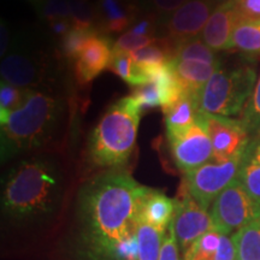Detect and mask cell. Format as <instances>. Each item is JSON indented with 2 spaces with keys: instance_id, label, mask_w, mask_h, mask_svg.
<instances>
[{
  "instance_id": "obj_5",
  "label": "cell",
  "mask_w": 260,
  "mask_h": 260,
  "mask_svg": "<svg viewBox=\"0 0 260 260\" xmlns=\"http://www.w3.org/2000/svg\"><path fill=\"white\" fill-rule=\"evenodd\" d=\"M256 81L252 67H220L197 96L198 111L224 117L242 113L254 92Z\"/></svg>"
},
{
  "instance_id": "obj_2",
  "label": "cell",
  "mask_w": 260,
  "mask_h": 260,
  "mask_svg": "<svg viewBox=\"0 0 260 260\" xmlns=\"http://www.w3.org/2000/svg\"><path fill=\"white\" fill-rule=\"evenodd\" d=\"M63 193V176L50 158L25 159L6 175L2 191V209L17 222L34 220L56 211Z\"/></svg>"
},
{
  "instance_id": "obj_7",
  "label": "cell",
  "mask_w": 260,
  "mask_h": 260,
  "mask_svg": "<svg viewBox=\"0 0 260 260\" xmlns=\"http://www.w3.org/2000/svg\"><path fill=\"white\" fill-rule=\"evenodd\" d=\"M243 157L245 154L225 162H206L184 174L183 187L201 206L209 209L216 198L239 177Z\"/></svg>"
},
{
  "instance_id": "obj_21",
  "label": "cell",
  "mask_w": 260,
  "mask_h": 260,
  "mask_svg": "<svg viewBox=\"0 0 260 260\" xmlns=\"http://www.w3.org/2000/svg\"><path fill=\"white\" fill-rule=\"evenodd\" d=\"M232 48L247 57L260 56V21L237 24L230 42V50Z\"/></svg>"
},
{
  "instance_id": "obj_3",
  "label": "cell",
  "mask_w": 260,
  "mask_h": 260,
  "mask_svg": "<svg viewBox=\"0 0 260 260\" xmlns=\"http://www.w3.org/2000/svg\"><path fill=\"white\" fill-rule=\"evenodd\" d=\"M61 103L50 94L29 89L23 104L2 123V159L39 147L56 128Z\"/></svg>"
},
{
  "instance_id": "obj_28",
  "label": "cell",
  "mask_w": 260,
  "mask_h": 260,
  "mask_svg": "<svg viewBox=\"0 0 260 260\" xmlns=\"http://www.w3.org/2000/svg\"><path fill=\"white\" fill-rule=\"evenodd\" d=\"M241 122L245 124L249 134L260 132V76L256 81L254 92L242 111Z\"/></svg>"
},
{
  "instance_id": "obj_34",
  "label": "cell",
  "mask_w": 260,
  "mask_h": 260,
  "mask_svg": "<svg viewBox=\"0 0 260 260\" xmlns=\"http://www.w3.org/2000/svg\"><path fill=\"white\" fill-rule=\"evenodd\" d=\"M177 239L175 235L174 226H172V220L169 225V235L165 236L164 242H162L160 255L159 260H180L178 256V246Z\"/></svg>"
},
{
  "instance_id": "obj_18",
  "label": "cell",
  "mask_w": 260,
  "mask_h": 260,
  "mask_svg": "<svg viewBox=\"0 0 260 260\" xmlns=\"http://www.w3.org/2000/svg\"><path fill=\"white\" fill-rule=\"evenodd\" d=\"M165 116L167 135H174L187 129L197 121L198 111L197 99L191 95L183 94L176 103L162 109Z\"/></svg>"
},
{
  "instance_id": "obj_6",
  "label": "cell",
  "mask_w": 260,
  "mask_h": 260,
  "mask_svg": "<svg viewBox=\"0 0 260 260\" xmlns=\"http://www.w3.org/2000/svg\"><path fill=\"white\" fill-rule=\"evenodd\" d=\"M213 228L225 235H233L247 224L260 218V203L236 178L211 205Z\"/></svg>"
},
{
  "instance_id": "obj_9",
  "label": "cell",
  "mask_w": 260,
  "mask_h": 260,
  "mask_svg": "<svg viewBox=\"0 0 260 260\" xmlns=\"http://www.w3.org/2000/svg\"><path fill=\"white\" fill-rule=\"evenodd\" d=\"M175 164L184 174L212 160L213 148L200 113L190 126L177 134L168 136Z\"/></svg>"
},
{
  "instance_id": "obj_24",
  "label": "cell",
  "mask_w": 260,
  "mask_h": 260,
  "mask_svg": "<svg viewBox=\"0 0 260 260\" xmlns=\"http://www.w3.org/2000/svg\"><path fill=\"white\" fill-rule=\"evenodd\" d=\"M174 59L180 61L195 60L209 64H220L218 57L216 56V51L207 46L203 39L199 37L177 44Z\"/></svg>"
},
{
  "instance_id": "obj_22",
  "label": "cell",
  "mask_w": 260,
  "mask_h": 260,
  "mask_svg": "<svg viewBox=\"0 0 260 260\" xmlns=\"http://www.w3.org/2000/svg\"><path fill=\"white\" fill-rule=\"evenodd\" d=\"M139 260H159L161 246L165 239L164 230L140 220L136 229Z\"/></svg>"
},
{
  "instance_id": "obj_29",
  "label": "cell",
  "mask_w": 260,
  "mask_h": 260,
  "mask_svg": "<svg viewBox=\"0 0 260 260\" xmlns=\"http://www.w3.org/2000/svg\"><path fill=\"white\" fill-rule=\"evenodd\" d=\"M39 14L48 23L58 19L71 18V6L69 0H46L39 6Z\"/></svg>"
},
{
  "instance_id": "obj_17",
  "label": "cell",
  "mask_w": 260,
  "mask_h": 260,
  "mask_svg": "<svg viewBox=\"0 0 260 260\" xmlns=\"http://www.w3.org/2000/svg\"><path fill=\"white\" fill-rule=\"evenodd\" d=\"M96 17L105 32H121L135 19V11L128 0H100Z\"/></svg>"
},
{
  "instance_id": "obj_30",
  "label": "cell",
  "mask_w": 260,
  "mask_h": 260,
  "mask_svg": "<svg viewBox=\"0 0 260 260\" xmlns=\"http://www.w3.org/2000/svg\"><path fill=\"white\" fill-rule=\"evenodd\" d=\"M71 6V22L74 27L93 28L96 14L93 11L88 0H69Z\"/></svg>"
},
{
  "instance_id": "obj_32",
  "label": "cell",
  "mask_w": 260,
  "mask_h": 260,
  "mask_svg": "<svg viewBox=\"0 0 260 260\" xmlns=\"http://www.w3.org/2000/svg\"><path fill=\"white\" fill-rule=\"evenodd\" d=\"M132 96L138 102L142 110L161 106L160 95H159L157 87H155V84L152 81L141 84V86L134 87Z\"/></svg>"
},
{
  "instance_id": "obj_27",
  "label": "cell",
  "mask_w": 260,
  "mask_h": 260,
  "mask_svg": "<svg viewBox=\"0 0 260 260\" xmlns=\"http://www.w3.org/2000/svg\"><path fill=\"white\" fill-rule=\"evenodd\" d=\"M29 89H19L2 81L0 86V124L24 102Z\"/></svg>"
},
{
  "instance_id": "obj_4",
  "label": "cell",
  "mask_w": 260,
  "mask_h": 260,
  "mask_svg": "<svg viewBox=\"0 0 260 260\" xmlns=\"http://www.w3.org/2000/svg\"><path fill=\"white\" fill-rule=\"evenodd\" d=\"M142 111L132 95L107 109L89 139L88 152L94 164L117 169L129 160L135 149Z\"/></svg>"
},
{
  "instance_id": "obj_23",
  "label": "cell",
  "mask_w": 260,
  "mask_h": 260,
  "mask_svg": "<svg viewBox=\"0 0 260 260\" xmlns=\"http://www.w3.org/2000/svg\"><path fill=\"white\" fill-rule=\"evenodd\" d=\"M109 69L112 70L117 76H119L125 83L133 87L141 86L149 82L146 74L140 69V67L133 59L132 54L123 52H113L111 63Z\"/></svg>"
},
{
  "instance_id": "obj_10",
  "label": "cell",
  "mask_w": 260,
  "mask_h": 260,
  "mask_svg": "<svg viewBox=\"0 0 260 260\" xmlns=\"http://www.w3.org/2000/svg\"><path fill=\"white\" fill-rule=\"evenodd\" d=\"M172 226L178 245L186 253L198 239L213 229V223L207 209L184 191L181 199L175 201Z\"/></svg>"
},
{
  "instance_id": "obj_25",
  "label": "cell",
  "mask_w": 260,
  "mask_h": 260,
  "mask_svg": "<svg viewBox=\"0 0 260 260\" xmlns=\"http://www.w3.org/2000/svg\"><path fill=\"white\" fill-rule=\"evenodd\" d=\"M222 236L223 234L213 228L187 249L183 260H217Z\"/></svg>"
},
{
  "instance_id": "obj_14",
  "label": "cell",
  "mask_w": 260,
  "mask_h": 260,
  "mask_svg": "<svg viewBox=\"0 0 260 260\" xmlns=\"http://www.w3.org/2000/svg\"><path fill=\"white\" fill-rule=\"evenodd\" d=\"M175 75L180 83L182 92L197 99L205 84L209 82L213 74L220 68V64H209L204 61L171 60Z\"/></svg>"
},
{
  "instance_id": "obj_33",
  "label": "cell",
  "mask_w": 260,
  "mask_h": 260,
  "mask_svg": "<svg viewBox=\"0 0 260 260\" xmlns=\"http://www.w3.org/2000/svg\"><path fill=\"white\" fill-rule=\"evenodd\" d=\"M234 6L240 23L260 21V0H235Z\"/></svg>"
},
{
  "instance_id": "obj_13",
  "label": "cell",
  "mask_w": 260,
  "mask_h": 260,
  "mask_svg": "<svg viewBox=\"0 0 260 260\" xmlns=\"http://www.w3.org/2000/svg\"><path fill=\"white\" fill-rule=\"evenodd\" d=\"M239 23L234 3L218 5L205 24L200 38L213 51L230 50L233 32Z\"/></svg>"
},
{
  "instance_id": "obj_26",
  "label": "cell",
  "mask_w": 260,
  "mask_h": 260,
  "mask_svg": "<svg viewBox=\"0 0 260 260\" xmlns=\"http://www.w3.org/2000/svg\"><path fill=\"white\" fill-rule=\"evenodd\" d=\"M94 28L73 27L65 37L61 38V51L67 58L76 59L86 45V42L95 34Z\"/></svg>"
},
{
  "instance_id": "obj_40",
  "label": "cell",
  "mask_w": 260,
  "mask_h": 260,
  "mask_svg": "<svg viewBox=\"0 0 260 260\" xmlns=\"http://www.w3.org/2000/svg\"><path fill=\"white\" fill-rule=\"evenodd\" d=\"M214 4H218V5H223V4H228V3H234L235 0H213Z\"/></svg>"
},
{
  "instance_id": "obj_20",
  "label": "cell",
  "mask_w": 260,
  "mask_h": 260,
  "mask_svg": "<svg viewBox=\"0 0 260 260\" xmlns=\"http://www.w3.org/2000/svg\"><path fill=\"white\" fill-rule=\"evenodd\" d=\"M237 260H260V218L233 234Z\"/></svg>"
},
{
  "instance_id": "obj_16",
  "label": "cell",
  "mask_w": 260,
  "mask_h": 260,
  "mask_svg": "<svg viewBox=\"0 0 260 260\" xmlns=\"http://www.w3.org/2000/svg\"><path fill=\"white\" fill-rule=\"evenodd\" d=\"M175 213V200L161 191L148 188L142 198L140 207V220L160 230H167Z\"/></svg>"
},
{
  "instance_id": "obj_35",
  "label": "cell",
  "mask_w": 260,
  "mask_h": 260,
  "mask_svg": "<svg viewBox=\"0 0 260 260\" xmlns=\"http://www.w3.org/2000/svg\"><path fill=\"white\" fill-rule=\"evenodd\" d=\"M153 8L162 16L172 15L177 11L182 5H184L188 0H151Z\"/></svg>"
},
{
  "instance_id": "obj_39",
  "label": "cell",
  "mask_w": 260,
  "mask_h": 260,
  "mask_svg": "<svg viewBox=\"0 0 260 260\" xmlns=\"http://www.w3.org/2000/svg\"><path fill=\"white\" fill-rule=\"evenodd\" d=\"M28 2L34 6H37V8H39V6H41L45 2H46V0H28Z\"/></svg>"
},
{
  "instance_id": "obj_36",
  "label": "cell",
  "mask_w": 260,
  "mask_h": 260,
  "mask_svg": "<svg viewBox=\"0 0 260 260\" xmlns=\"http://www.w3.org/2000/svg\"><path fill=\"white\" fill-rule=\"evenodd\" d=\"M129 31L133 32V34H135V35H140V37L154 38L153 37L154 23H153V21L149 18L142 19V21L138 22V23H136L134 27L130 29Z\"/></svg>"
},
{
  "instance_id": "obj_12",
  "label": "cell",
  "mask_w": 260,
  "mask_h": 260,
  "mask_svg": "<svg viewBox=\"0 0 260 260\" xmlns=\"http://www.w3.org/2000/svg\"><path fill=\"white\" fill-rule=\"evenodd\" d=\"M113 56V45L104 35L95 32L75 59V76L81 84L92 82L99 74L109 69Z\"/></svg>"
},
{
  "instance_id": "obj_8",
  "label": "cell",
  "mask_w": 260,
  "mask_h": 260,
  "mask_svg": "<svg viewBox=\"0 0 260 260\" xmlns=\"http://www.w3.org/2000/svg\"><path fill=\"white\" fill-rule=\"evenodd\" d=\"M200 118L212 142V161L225 162L245 154L252 139L241 119L207 113H200Z\"/></svg>"
},
{
  "instance_id": "obj_1",
  "label": "cell",
  "mask_w": 260,
  "mask_h": 260,
  "mask_svg": "<svg viewBox=\"0 0 260 260\" xmlns=\"http://www.w3.org/2000/svg\"><path fill=\"white\" fill-rule=\"evenodd\" d=\"M147 189L121 171L100 175L83 187L80 213L92 259L110 260L119 242L135 235Z\"/></svg>"
},
{
  "instance_id": "obj_15",
  "label": "cell",
  "mask_w": 260,
  "mask_h": 260,
  "mask_svg": "<svg viewBox=\"0 0 260 260\" xmlns=\"http://www.w3.org/2000/svg\"><path fill=\"white\" fill-rule=\"evenodd\" d=\"M3 82L19 89H29L40 77L38 65L24 54L11 53L2 60L0 65Z\"/></svg>"
},
{
  "instance_id": "obj_38",
  "label": "cell",
  "mask_w": 260,
  "mask_h": 260,
  "mask_svg": "<svg viewBox=\"0 0 260 260\" xmlns=\"http://www.w3.org/2000/svg\"><path fill=\"white\" fill-rule=\"evenodd\" d=\"M0 34H2V42H0V48H2V56L4 57L5 53L8 52L9 48V39H10V34L8 30V27L4 24V22H2V27H0Z\"/></svg>"
},
{
  "instance_id": "obj_37",
  "label": "cell",
  "mask_w": 260,
  "mask_h": 260,
  "mask_svg": "<svg viewBox=\"0 0 260 260\" xmlns=\"http://www.w3.org/2000/svg\"><path fill=\"white\" fill-rule=\"evenodd\" d=\"M50 27L53 31L54 35H58V37H65L68 32L70 31V29L74 27L71 19H58V21L51 22Z\"/></svg>"
},
{
  "instance_id": "obj_11",
  "label": "cell",
  "mask_w": 260,
  "mask_h": 260,
  "mask_svg": "<svg viewBox=\"0 0 260 260\" xmlns=\"http://www.w3.org/2000/svg\"><path fill=\"white\" fill-rule=\"evenodd\" d=\"M214 9L213 0H188L177 11L169 16L165 23L169 38L177 45L200 37Z\"/></svg>"
},
{
  "instance_id": "obj_19",
  "label": "cell",
  "mask_w": 260,
  "mask_h": 260,
  "mask_svg": "<svg viewBox=\"0 0 260 260\" xmlns=\"http://www.w3.org/2000/svg\"><path fill=\"white\" fill-rule=\"evenodd\" d=\"M237 178L246 190L260 203V136L249 142Z\"/></svg>"
},
{
  "instance_id": "obj_31",
  "label": "cell",
  "mask_w": 260,
  "mask_h": 260,
  "mask_svg": "<svg viewBox=\"0 0 260 260\" xmlns=\"http://www.w3.org/2000/svg\"><path fill=\"white\" fill-rule=\"evenodd\" d=\"M157 41V38L151 37H140L133 32L126 31L122 37L117 39L113 44V52H123V53H133V52L140 50V48L152 45Z\"/></svg>"
}]
</instances>
